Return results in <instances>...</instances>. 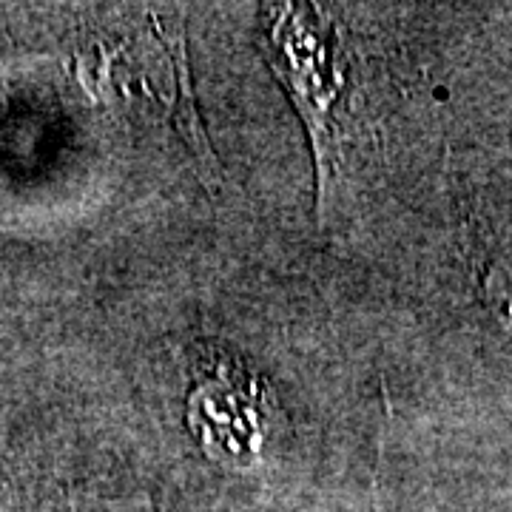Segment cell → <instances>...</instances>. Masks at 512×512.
I'll return each mask as SVG.
<instances>
[{"mask_svg": "<svg viewBox=\"0 0 512 512\" xmlns=\"http://www.w3.org/2000/svg\"><path fill=\"white\" fill-rule=\"evenodd\" d=\"M291 23V32L282 29V23L274 26V66L279 77L291 86L296 97V106L302 111L305 123L311 128L313 146H316V160H319V188L325 191V177H328V106L336 89H325L319 77V63H313L311 37L302 32V20L296 15H285Z\"/></svg>", "mask_w": 512, "mask_h": 512, "instance_id": "6da1fadb", "label": "cell"}]
</instances>
